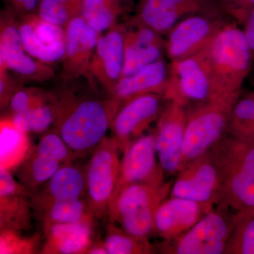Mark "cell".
Here are the masks:
<instances>
[{
  "mask_svg": "<svg viewBox=\"0 0 254 254\" xmlns=\"http://www.w3.org/2000/svg\"><path fill=\"white\" fill-rule=\"evenodd\" d=\"M180 91L190 100L201 101L208 98L210 83L201 64L193 58L180 59L177 64Z\"/></svg>",
  "mask_w": 254,
  "mask_h": 254,
  "instance_id": "cell-25",
  "label": "cell"
},
{
  "mask_svg": "<svg viewBox=\"0 0 254 254\" xmlns=\"http://www.w3.org/2000/svg\"><path fill=\"white\" fill-rule=\"evenodd\" d=\"M92 220L78 223L54 224L45 227L46 242L42 254H86L93 243Z\"/></svg>",
  "mask_w": 254,
  "mask_h": 254,
  "instance_id": "cell-15",
  "label": "cell"
},
{
  "mask_svg": "<svg viewBox=\"0 0 254 254\" xmlns=\"http://www.w3.org/2000/svg\"><path fill=\"white\" fill-rule=\"evenodd\" d=\"M23 48L30 56L43 63H53L66 56V40L46 45L40 41L32 24L25 23L19 28Z\"/></svg>",
  "mask_w": 254,
  "mask_h": 254,
  "instance_id": "cell-27",
  "label": "cell"
},
{
  "mask_svg": "<svg viewBox=\"0 0 254 254\" xmlns=\"http://www.w3.org/2000/svg\"><path fill=\"white\" fill-rule=\"evenodd\" d=\"M171 190L170 184H136L127 187L109 206L110 220L128 235L148 241L154 232L155 213Z\"/></svg>",
  "mask_w": 254,
  "mask_h": 254,
  "instance_id": "cell-3",
  "label": "cell"
},
{
  "mask_svg": "<svg viewBox=\"0 0 254 254\" xmlns=\"http://www.w3.org/2000/svg\"><path fill=\"white\" fill-rule=\"evenodd\" d=\"M225 253L254 254V213L241 214Z\"/></svg>",
  "mask_w": 254,
  "mask_h": 254,
  "instance_id": "cell-30",
  "label": "cell"
},
{
  "mask_svg": "<svg viewBox=\"0 0 254 254\" xmlns=\"http://www.w3.org/2000/svg\"><path fill=\"white\" fill-rule=\"evenodd\" d=\"M245 22V29L244 31L254 55V7L250 11Z\"/></svg>",
  "mask_w": 254,
  "mask_h": 254,
  "instance_id": "cell-37",
  "label": "cell"
},
{
  "mask_svg": "<svg viewBox=\"0 0 254 254\" xmlns=\"http://www.w3.org/2000/svg\"><path fill=\"white\" fill-rule=\"evenodd\" d=\"M220 177L218 195L241 214L254 213V141L233 138L213 155Z\"/></svg>",
  "mask_w": 254,
  "mask_h": 254,
  "instance_id": "cell-2",
  "label": "cell"
},
{
  "mask_svg": "<svg viewBox=\"0 0 254 254\" xmlns=\"http://www.w3.org/2000/svg\"><path fill=\"white\" fill-rule=\"evenodd\" d=\"M75 159L73 152L57 132L46 133L38 144L30 148L16 168V180L30 191H36L58 170Z\"/></svg>",
  "mask_w": 254,
  "mask_h": 254,
  "instance_id": "cell-5",
  "label": "cell"
},
{
  "mask_svg": "<svg viewBox=\"0 0 254 254\" xmlns=\"http://www.w3.org/2000/svg\"><path fill=\"white\" fill-rule=\"evenodd\" d=\"M28 55L23 48L19 30L11 25L4 28L0 38L1 71L9 68L23 76L38 74L41 68Z\"/></svg>",
  "mask_w": 254,
  "mask_h": 254,
  "instance_id": "cell-19",
  "label": "cell"
},
{
  "mask_svg": "<svg viewBox=\"0 0 254 254\" xmlns=\"http://www.w3.org/2000/svg\"><path fill=\"white\" fill-rule=\"evenodd\" d=\"M225 3L245 21L254 7V0H225Z\"/></svg>",
  "mask_w": 254,
  "mask_h": 254,
  "instance_id": "cell-36",
  "label": "cell"
},
{
  "mask_svg": "<svg viewBox=\"0 0 254 254\" xmlns=\"http://www.w3.org/2000/svg\"><path fill=\"white\" fill-rule=\"evenodd\" d=\"M103 245L108 254H150L152 252L151 246L148 241L132 237L111 221L107 226Z\"/></svg>",
  "mask_w": 254,
  "mask_h": 254,
  "instance_id": "cell-28",
  "label": "cell"
},
{
  "mask_svg": "<svg viewBox=\"0 0 254 254\" xmlns=\"http://www.w3.org/2000/svg\"><path fill=\"white\" fill-rule=\"evenodd\" d=\"M119 145L113 137H105L91 153L85 167L86 182V204L95 218H101L108 214L120 163Z\"/></svg>",
  "mask_w": 254,
  "mask_h": 254,
  "instance_id": "cell-4",
  "label": "cell"
},
{
  "mask_svg": "<svg viewBox=\"0 0 254 254\" xmlns=\"http://www.w3.org/2000/svg\"><path fill=\"white\" fill-rule=\"evenodd\" d=\"M95 63L103 69L109 81H118L123 75L125 61V39L123 33L113 29L100 36L97 43Z\"/></svg>",
  "mask_w": 254,
  "mask_h": 254,
  "instance_id": "cell-23",
  "label": "cell"
},
{
  "mask_svg": "<svg viewBox=\"0 0 254 254\" xmlns=\"http://www.w3.org/2000/svg\"><path fill=\"white\" fill-rule=\"evenodd\" d=\"M11 1L18 8L26 11H32L36 8L38 1H41L42 0H11Z\"/></svg>",
  "mask_w": 254,
  "mask_h": 254,
  "instance_id": "cell-38",
  "label": "cell"
},
{
  "mask_svg": "<svg viewBox=\"0 0 254 254\" xmlns=\"http://www.w3.org/2000/svg\"><path fill=\"white\" fill-rule=\"evenodd\" d=\"M31 191L15 180L7 169L0 168V222L1 231L22 230L28 225Z\"/></svg>",
  "mask_w": 254,
  "mask_h": 254,
  "instance_id": "cell-13",
  "label": "cell"
},
{
  "mask_svg": "<svg viewBox=\"0 0 254 254\" xmlns=\"http://www.w3.org/2000/svg\"><path fill=\"white\" fill-rule=\"evenodd\" d=\"M160 101L154 95H139L128 101L115 115L112 123L114 139L124 150L131 138L139 136L142 131L158 115Z\"/></svg>",
  "mask_w": 254,
  "mask_h": 254,
  "instance_id": "cell-11",
  "label": "cell"
},
{
  "mask_svg": "<svg viewBox=\"0 0 254 254\" xmlns=\"http://www.w3.org/2000/svg\"><path fill=\"white\" fill-rule=\"evenodd\" d=\"M33 28L40 41L44 44L51 45L66 40V33L58 25L43 21L41 18L33 21Z\"/></svg>",
  "mask_w": 254,
  "mask_h": 254,
  "instance_id": "cell-33",
  "label": "cell"
},
{
  "mask_svg": "<svg viewBox=\"0 0 254 254\" xmlns=\"http://www.w3.org/2000/svg\"><path fill=\"white\" fill-rule=\"evenodd\" d=\"M210 25L206 18L190 16L177 25L168 41L169 54L173 58L181 59L207 39Z\"/></svg>",
  "mask_w": 254,
  "mask_h": 254,
  "instance_id": "cell-22",
  "label": "cell"
},
{
  "mask_svg": "<svg viewBox=\"0 0 254 254\" xmlns=\"http://www.w3.org/2000/svg\"><path fill=\"white\" fill-rule=\"evenodd\" d=\"M86 254H108L106 250H105L104 245L103 243L97 244L91 246V248L88 250Z\"/></svg>",
  "mask_w": 254,
  "mask_h": 254,
  "instance_id": "cell-40",
  "label": "cell"
},
{
  "mask_svg": "<svg viewBox=\"0 0 254 254\" xmlns=\"http://www.w3.org/2000/svg\"><path fill=\"white\" fill-rule=\"evenodd\" d=\"M233 119L236 136L254 141V93L237 103L233 110Z\"/></svg>",
  "mask_w": 254,
  "mask_h": 254,
  "instance_id": "cell-31",
  "label": "cell"
},
{
  "mask_svg": "<svg viewBox=\"0 0 254 254\" xmlns=\"http://www.w3.org/2000/svg\"><path fill=\"white\" fill-rule=\"evenodd\" d=\"M161 56L155 31L143 28L125 40V61L122 77L131 76Z\"/></svg>",
  "mask_w": 254,
  "mask_h": 254,
  "instance_id": "cell-18",
  "label": "cell"
},
{
  "mask_svg": "<svg viewBox=\"0 0 254 254\" xmlns=\"http://www.w3.org/2000/svg\"><path fill=\"white\" fill-rule=\"evenodd\" d=\"M31 207L42 222L43 228L54 224L78 223L92 220L86 200L78 199L60 200L51 199L31 193Z\"/></svg>",
  "mask_w": 254,
  "mask_h": 254,
  "instance_id": "cell-17",
  "label": "cell"
},
{
  "mask_svg": "<svg viewBox=\"0 0 254 254\" xmlns=\"http://www.w3.org/2000/svg\"><path fill=\"white\" fill-rule=\"evenodd\" d=\"M208 56L218 72L231 75L237 88L250 71L254 58L245 31L235 26L224 28L214 37Z\"/></svg>",
  "mask_w": 254,
  "mask_h": 254,
  "instance_id": "cell-7",
  "label": "cell"
},
{
  "mask_svg": "<svg viewBox=\"0 0 254 254\" xmlns=\"http://www.w3.org/2000/svg\"><path fill=\"white\" fill-rule=\"evenodd\" d=\"M185 116L179 109L172 110L160 121L155 136L158 163L164 173H175L182 165Z\"/></svg>",
  "mask_w": 254,
  "mask_h": 254,
  "instance_id": "cell-14",
  "label": "cell"
},
{
  "mask_svg": "<svg viewBox=\"0 0 254 254\" xmlns=\"http://www.w3.org/2000/svg\"><path fill=\"white\" fill-rule=\"evenodd\" d=\"M98 33L82 16H75L68 22L66 32V53L70 64H80L87 61L96 48Z\"/></svg>",
  "mask_w": 254,
  "mask_h": 254,
  "instance_id": "cell-24",
  "label": "cell"
},
{
  "mask_svg": "<svg viewBox=\"0 0 254 254\" xmlns=\"http://www.w3.org/2000/svg\"><path fill=\"white\" fill-rule=\"evenodd\" d=\"M167 68L161 60L155 62L137 71L131 76L120 78L113 88L117 100L133 99L146 92L156 89L166 77Z\"/></svg>",
  "mask_w": 254,
  "mask_h": 254,
  "instance_id": "cell-20",
  "label": "cell"
},
{
  "mask_svg": "<svg viewBox=\"0 0 254 254\" xmlns=\"http://www.w3.org/2000/svg\"><path fill=\"white\" fill-rule=\"evenodd\" d=\"M210 0H145L140 16L155 32L171 29L182 15L203 9Z\"/></svg>",
  "mask_w": 254,
  "mask_h": 254,
  "instance_id": "cell-16",
  "label": "cell"
},
{
  "mask_svg": "<svg viewBox=\"0 0 254 254\" xmlns=\"http://www.w3.org/2000/svg\"><path fill=\"white\" fill-rule=\"evenodd\" d=\"M44 104L46 101L43 97L26 91L16 92L10 100V108L13 114L22 113Z\"/></svg>",
  "mask_w": 254,
  "mask_h": 254,
  "instance_id": "cell-35",
  "label": "cell"
},
{
  "mask_svg": "<svg viewBox=\"0 0 254 254\" xmlns=\"http://www.w3.org/2000/svg\"><path fill=\"white\" fill-rule=\"evenodd\" d=\"M117 102L83 99L55 108L56 131L76 158L91 153L106 137Z\"/></svg>",
  "mask_w": 254,
  "mask_h": 254,
  "instance_id": "cell-1",
  "label": "cell"
},
{
  "mask_svg": "<svg viewBox=\"0 0 254 254\" xmlns=\"http://www.w3.org/2000/svg\"><path fill=\"white\" fill-rule=\"evenodd\" d=\"M225 125V115L218 109L204 110L190 119L185 127L181 169L185 164L205 154L221 136Z\"/></svg>",
  "mask_w": 254,
  "mask_h": 254,
  "instance_id": "cell-10",
  "label": "cell"
},
{
  "mask_svg": "<svg viewBox=\"0 0 254 254\" xmlns=\"http://www.w3.org/2000/svg\"><path fill=\"white\" fill-rule=\"evenodd\" d=\"M171 187V197L185 198L209 206L220 190V177L213 156L203 154L180 170Z\"/></svg>",
  "mask_w": 254,
  "mask_h": 254,
  "instance_id": "cell-9",
  "label": "cell"
},
{
  "mask_svg": "<svg viewBox=\"0 0 254 254\" xmlns=\"http://www.w3.org/2000/svg\"><path fill=\"white\" fill-rule=\"evenodd\" d=\"M1 254L32 253V243L21 240L16 235V231L3 230L1 231Z\"/></svg>",
  "mask_w": 254,
  "mask_h": 254,
  "instance_id": "cell-34",
  "label": "cell"
},
{
  "mask_svg": "<svg viewBox=\"0 0 254 254\" xmlns=\"http://www.w3.org/2000/svg\"><path fill=\"white\" fill-rule=\"evenodd\" d=\"M123 151L118 182L110 205L127 187L136 184H164V172L157 163L155 135L138 137L129 142Z\"/></svg>",
  "mask_w": 254,
  "mask_h": 254,
  "instance_id": "cell-6",
  "label": "cell"
},
{
  "mask_svg": "<svg viewBox=\"0 0 254 254\" xmlns=\"http://www.w3.org/2000/svg\"><path fill=\"white\" fill-rule=\"evenodd\" d=\"M28 134L14 126L11 119H3L0 125L1 138V168H16L30 149Z\"/></svg>",
  "mask_w": 254,
  "mask_h": 254,
  "instance_id": "cell-26",
  "label": "cell"
},
{
  "mask_svg": "<svg viewBox=\"0 0 254 254\" xmlns=\"http://www.w3.org/2000/svg\"><path fill=\"white\" fill-rule=\"evenodd\" d=\"M37 194L60 200L82 198L86 194L85 168L72 163L64 165L47 182L43 191Z\"/></svg>",
  "mask_w": 254,
  "mask_h": 254,
  "instance_id": "cell-21",
  "label": "cell"
},
{
  "mask_svg": "<svg viewBox=\"0 0 254 254\" xmlns=\"http://www.w3.org/2000/svg\"><path fill=\"white\" fill-rule=\"evenodd\" d=\"M11 120L19 131L26 134L43 133L55 121V108L46 103L22 113H14Z\"/></svg>",
  "mask_w": 254,
  "mask_h": 254,
  "instance_id": "cell-29",
  "label": "cell"
},
{
  "mask_svg": "<svg viewBox=\"0 0 254 254\" xmlns=\"http://www.w3.org/2000/svg\"><path fill=\"white\" fill-rule=\"evenodd\" d=\"M71 13L66 5L55 0H42L39 6V17L46 22L62 26L67 22Z\"/></svg>",
  "mask_w": 254,
  "mask_h": 254,
  "instance_id": "cell-32",
  "label": "cell"
},
{
  "mask_svg": "<svg viewBox=\"0 0 254 254\" xmlns=\"http://www.w3.org/2000/svg\"><path fill=\"white\" fill-rule=\"evenodd\" d=\"M207 208L198 202L178 197L165 199L155 211L154 232L166 240L177 238L191 228Z\"/></svg>",
  "mask_w": 254,
  "mask_h": 254,
  "instance_id": "cell-12",
  "label": "cell"
},
{
  "mask_svg": "<svg viewBox=\"0 0 254 254\" xmlns=\"http://www.w3.org/2000/svg\"><path fill=\"white\" fill-rule=\"evenodd\" d=\"M234 227L222 214L208 212L188 231L177 237L172 253H225Z\"/></svg>",
  "mask_w": 254,
  "mask_h": 254,
  "instance_id": "cell-8",
  "label": "cell"
},
{
  "mask_svg": "<svg viewBox=\"0 0 254 254\" xmlns=\"http://www.w3.org/2000/svg\"><path fill=\"white\" fill-rule=\"evenodd\" d=\"M67 6L72 13L81 11L82 0H55Z\"/></svg>",
  "mask_w": 254,
  "mask_h": 254,
  "instance_id": "cell-39",
  "label": "cell"
}]
</instances>
